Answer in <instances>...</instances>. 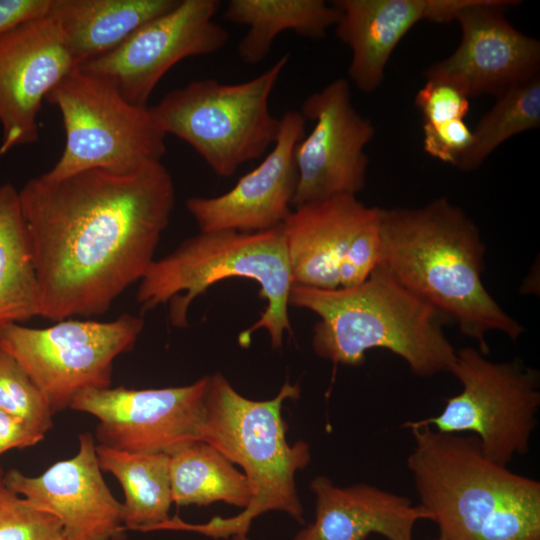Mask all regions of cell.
<instances>
[{
    "instance_id": "1",
    "label": "cell",
    "mask_w": 540,
    "mask_h": 540,
    "mask_svg": "<svg viewBox=\"0 0 540 540\" xmlns=\"http://www.w3.org/2000/svg\"><path fill=\"white\" fill-rule=\"evenodd\" d=\"M38 283V317L105 313L153 263L175 204L162 162L135 171L45 173L19 190Z\"/></svg>"
},
{
    "instance_id": "2",
    "label": "cell",
    "mask_w": 540,
    "mask_h": 540,
    "mask_svg": "<svg viewBox=\"0 0 540 540\" xmlns=\"http://www.w3.org/2000/svg\"><path fill=\"white\" fill-rule=\"evenodd\" d=\"M380 264L394 279L456 323L488 355L486 334L499 331L516 342L524 327L484 286L486 251L480 230L447 198L423 207L380 208Z\"/></svg>"
},
{
    "instance_id": "3",
    "label": "cell",
    "mask_w": 540,
    "mask_h": 540,
    "mask_svg": "<svg viewBox=\"0 0 540 540\" xmlns=\"http://www.w3.org/2000/svg\"><path fill=\"white\" fill-rule=\"evenodd\" d=\"M420 506L442 540H540V482L488 460L476 436L410 427Z\"/></svg>"
},
{
    "instance_id": "4",
    "label": "cell",
    "mask_w": 540,
    "mask_h": 540,
    "mask_svg": "<svg viewBox=\"0 0 540 540\" xmlns=\"http://www.w3.org/2000/svg\"><path fill=\"white\" fill-rule=\"evenodd\" d=\"M299 395V385L286 381L274 398L252 400L236 391L222 373L209 375L198 441L242 468L251 487V502L230 518L214 517L193 524L175 516L156 529L229 538L247 533L253 519L270 511L284 512L303 524L304 509L295 475L309 464L310 447L303 440L288 443L287 424L282 417L283 403Z\"/></svg>"
},
{
    "instance_id": "5",
    "label": "cell",
    "mask_w": 540,
    "mask_h": 540,
    "mask_svg": "<svg viewBox=\"0 0 540 540\" xmlns=\"http://www.w3.org/2000/svg\"><path fill=\"white\" fill-rule=\"evenodd\" d=\"M289 306L319 317L312 336L317 356L360 366L366 352L381 348L402 358L419 377L450 372L456 349L443 317L403 287L381 265L366 281L332 290L292 285Z\"/></svg>"
},
{
    "instance_id": "6",
    "label": "cell",
    "mask_w": 540,
    "mask_h": 540,
    "mask_svg": "<svg viewBox=\"0 0 540 540\" xmlns=\"http://www.w3.org/2000/svg\"><path fill=\"white\" fill-rule=\"evenodd\" d=\"M245 278L259 285L267 303L259 319L238 341L246 347L251 334L264 329L273 349H280L284 333L292 334L289 295L293 285L282 225L261 232H199L172 252L154 260L139 281L136 301L145 313L169 304L173 327L188 326L193 301L219 281Z\"/></svg>"
},
{
    "instance_id": "7",
    "label": "cell",
    "mask_w": 540,
    "mask_h": 540,
    "mask_svg": "<svg viewBox=\"0 0 540 540\" xmlns=\"http://www.w3.org/2000/svg\"><path fill=\"white\" fill-rule=\"evenodd\" d=\"M288 60L285 54L241 83L192 81L165 94L149 111L164 134L182 139L214 173L230 177L263 156L277 139L280 118L270 112L269 99Z\"/></svg>"
},
{
    "instance_id": "8",
    "label": "cell",
    "mask_w": 540,
    "mask_h": 540,
    "mask_svg": "<svg viewBox=\"0 0 540 540\" xmlns=\"http://www.w3.org/2000/svg\"><path fill=\"white\" fill-rule=\"evenodd\" d=\"M62 116L65 146L45 174L62 178L101 169L127 173L161 162L164 134L148 106L128 102L106 79L75 68L47 94Z\"/></svg>"
},
{
    "instance_id": "9",
    "label": "cell",
    "mask_w": 540,
    "mask_h": 540,
    "mask_svg": "<svg viewBox=\"0 0 540 540\" xmlns=\"http://www.w3.org/2000/svg\"><path fill=\"white\" fill-rule=\"evenodd\" d=\"M462 390L446 398L441 413L402 427L428 425L441 433L476 434L483 455L507 466L515 455L529 451L540 407V374L516 358L493 362L478 349L456 350L451 368Z\"/></svg>"
},
{
    "instance_id": "10",
    "label": "cell",
    "mask_w": 540,
    "mask_h": 540,
    "mask_svg": "<svg viewBox=\"0 0 540 540\" xmlns=\"http://www.w3.org/2000/svg\"><path fill=\"white\" fill-rule=\"evenodd\" d=\"M144 327L140 316L112 321L64 319L45 328L12 324L0 330V347L28 373L52 412L80 393L108 388L114 360L130 351Z\"/></svg>"
},
{
    "instance_id": "11",
    "label": "cell",
    "mask_w": 540,
    "mask_h": 540,
    "mask_svg": "<svg viewBox=\"0 0 540 540\" xmlns=\"http://www.w3.org/2000/svg\"><path fill=\"white\" fill-rule=\"evenodd\" d=\"M219 7L218 0H179L115 48L77 68L106 79L128 102L145 107L161 78L176 63L225 46L228 32L214 21Z\"/></svg>"
},
{
    "instance_id": "12",
    "label": "cell",
    "mask_w": 540,
    "mask_h": 540,
    "mask_svg": "<svg viewBox=\"0 0 540 540\" xmlns=\"http://www.w3.org/2000/svg\"><path fill=\"white\" fill-rule=\"evenodd\" d=\"M299 112L314 126L294 150L298 182L293 208L356 196L366 186L369 158L364 149L375 129L355 109L348 80L338 78L310 94Z\"/></svg>"
},
{
    "instance_id": "13",
    "label": "cell",
    "mask_w": 540,
    "mask_h": 540,
    "mask_svg": "<svg viewBox=\"0 0 540 540\" xmlns=\"http://www.w3.org/2000/svg\"><path fill=\"white\" fill-rule=\"evenodd\" d=\"M209 375L179 387L87 390L71 409L99 420L100 445L141 453L171 455L198 441Z\"/></svg>"
},
{
    "instance_id": "14",
    "label": "cell",
    "mask_w": 540,
    "mask_h": 540,
    "mask_svg": "<svg viewBox=\"0 0 540 540\" xmlns=\"http://www.w3.org/2000/svg\"><path fill=\"white\" fill-rule=\"evenodd\" d=\"M514 0H469L456 21L461 41L447 58L425 71L427 80L449 83L468 98L507 90L539 76L540 43L505 17Z\"/></svg>"
},
{
    "instance_id": "15",
    "label": "cell",
    "mask_w": 540,
    "mask_h": 540,
    "mask_svg": "<svg viewBox=\"0 0 540 540\" xmlns=\"http://www.w3.org/2000/svg\"><path fill=\"white\" fill-rule=\"evenodd\" d=\"M3 483L56 518L65 540H118L126 530L123 504L103 479L90 433L79 435V449L72 458L54 463L36 477L10 469Z\"/></svg>"
},
{
    "instance_id": "16",
    "label": "cell",
    "mask_w": 540,
    "mask_h": 540,
    "mask_svg": "<svg viewBox=\"0 0 540 540\" xmlns=\"http://www.w3.org/2000/svg\"><path fill=\"white\" fill-rule=\"evenodd\" d=\"M76 68L52 21L39 17L0 34V155L35 143L47 94Z\"/></svg>"
},
{
    "instance_id": "17",
    "label": "cell",
    "mask_w": 540,
    "mask_h": 540,
    "mask_svg": "<svg viewBox=\"0 0 540 540\" xmlns=\"http://www.w3.org/2000/svg\"><path fill=\"white\" fill-rule=\"evenodd\" d=\"M306 120L298 111L280 118L271 151L227 192L190 197L186 208L201 232H261L281 226L293 209L298 173L294 150L305 136Z\"/></svg>"
},
{
    "instance_id": "18",
    "label": "cell",
    "mask_w": 540,
    "mask_h": 540,
    "mask_svg": "<svg viewBox=\"0 0 540 540\" xmlns=\"http://www.w3.org/2000/svg\"><path fill=\"white\" fill-rule=\"evenodd\" d=\"M337 37L351 50L348 75L365 93L384 80L394 49L418 22L454 21L464 0H336Z\"/></svg>"
},
{
    "instance_id": "19",
    "label": "cell",
    "mask_w": 540,
    "mask_h": 540,
    "mask_svg": "<svg viewBox=\"0 0 540 540\" xmlns=\"http://www.w3.org/2000/svg\"><path fill=\"white\" fill-rule=\"evenodd\" d=\"M378 210L352 195L293 208L282 224L293 285L339 288V264L355 236Z\"/></svg>"
},
{
    "instance_id": "20",
    "label": "cell",
    "mask_w": 540,
    "mask_h": 540,
    "mask_svg": "<svg viewBox=\"0 0 540 540\" xmlns=\"http://www.w3.org/2000/svg\"><path fill=\"white\" fill-rule=\"evenodd\" d=\"M315 519L293 540H364L377 533L388 540H413V529L431 515L405 496L359 483L341 487L326 476L310 483Z\"/></svg>"
},
{
    "instance_id": "21",
    "label": "cell",
    "mask_w": 540,
    "mask_h": 540,
    "mask_svg": "<svg viewBox=\"0 0 540 540\" xmlns=\"http://www.w3.org/2000/svg\"><path fill=\"white\" fill-rule=\"evenodd\" d=\"M179 0H50L46 16L59 32L76 68L119 45Z\"/></svg>"
},
{
    "instance_id": "22",
    "label": "cell",
    "mask_w": 540,
    "mask_h": 540,
    "mask_svg": "<svg viewBox=\"0 0 540 540\" xmlns=\"http://www.w3.org/2000/svg\"><path fill=\"white\" fill-rule=\"evenodd\" d=\"M339 16V10L323 0H231L224 11L227 21L248 26L237 46L240 59L247 64L264 60L280 33L292 31L321 39Z\"/></svg>"
},
{
    "instance_id": "23",
    "label": "cell",
    "mask_w": 540,
    "mask_h": 540,
    "mask_svg": "<svg viewBox=\"0 0 540 540\" xmlns=\"http://www.w3.org/2000/svg\"><path fill=\"white\" fill-rule=\"evenodd\" d=\"M99 467L111 473L125 495V529L153 531L170 518L173 503L170 481V455L141 453L96 445Z\"/></svg>"
},
{
    "instance_id": "24",
    "label": "cell",
    "mask_w": 540,
    "mask_h": 540,
    "mask_svg": "<svg viewBox=\"0 0 540 540\" xmlns=\"http://www.w3.org/2000/svg\"><path fill=\"white\" fill-rule=\"evenodd\" d=\"M38 317V283L19 190L0 185V330Z\"/></svg>"
},
{
    "instance_id": "25",
    "label": "cell",
    "mask_w": 540,
    "mask_h": 540,
    "mask_svg": "<svg viewBox=\"0 0 540 540\" xmlns=\"http://www.w3.org/2000/svg\"><path fill=\"white\" fill-rule=\"evenodd\" d=\"M172 500L177 506H207L225 502L246 508L250 484L234 465L213 447L196 441L170 455Z\"/></svg>"
},
{
    "instance_id": "26",
    "label": "cell",
    "mask_w": 540,
    "mask_h": 540,
    "mask_svg": "<svg viewBox=\"0 0 540 540\" xmlns=\"http://www.w3.org/2000/svg\"><path fill=\"white\" fill-rule=\"evenodd\" d=\"M540 126V78L536 76L500 96L472 132L456 167L475 170L509 138Z\"/></svg>"
},
{
    "instance_id": "27",
    "label": "cell",
    "mask_w": 540,
    "mask_h": 540,
    "mask_svg": "<svg viewBox=\"0 0 540 540\" xmlns=\"http://www.w3.org/2000/svg\"><path fill=\"white\" fill-rule=\"evenodd\" d=\"M0 410L45 435L53 426L51 407L24 368L0 347Z\"/></svg>"
},
{
    "instance_id": "28",
    "label": "cell",
    "mask_w": 540,
    "mask_h": 540,
    "mask_svg": "<svg viewBox=\"0 0 540 540\" xmlns=\"http://www.w3.org/2000/svg\"><path fill=\"white\" fill-rule=\"evenodd\" d=\"M0 540H65L56 518L0 488Z\"/></svg>"
},
{
    "instance_id": "29",
    "label": "cell",
    "mask_w": 540,
    "mask_h": 540,
    "mask_svg": "<svg viewBox=\"0 0 540 540\" xmlns=\"http://www.w3.org/2000/svg\"><path fill=\"white\" fill-rule=\"evenodd\" d=\"M382 241L380 208L355 236L338 267L339 288H351L368 279L380 264Z\"/></svg>"
},
{
    "instance_id": "30",
    "label": "cell",
    "mask_w": 540,
    "mask_h": 540,
    "mask_svg": "<svg viewBox=\"0 0 540 540\" xmlns=\"http://www.w3.org/2000/svg\"><path fill=\"white\" fill-rule=\"evenodd\" d=\"M415 105L421 111L423 124L437 125L464 119L469 111L468 97L455 86L427 80L418 91Z\"/></svg>"
},
{
    "instance_id": "31",
    "label": "cell",
    "mask_w": 540,
    "mask_h": 540,
    "mask_svg": "<svg viewBox=\"0 0 540 540\" xmlns=\"http://www.w3.org/2000/svg\"><path fill=\"white\" fill-rule=\"evenodd\" d=\"M472 132L464 119L423 124V149L433 158L456 165L471 142Z\"/></svg>"
},
{
    "instance_id": "32",
    "label": "cell",
    "mask_w": 540,
    "mask_h": 540,
    "mask_svg": "<svg viewBox=\"0 0 540 540\" xmlns=\"http://www.w3.org/2000/svg\"><path fill=\"white\" fill-rule=\"evenodd\" d=\"M43 434L18 418L0 410V455L11 449H24L44 439Z\"/></svg>"
},
{
    "instance_id": "33",
    "label": "cell",
    "mask_w": 540,
    "mask_h": 540,
    "mask_svg": "<svg viewBox=\"0 0 540 540\" xmlns=\"http://www.w3.org/2000/svg\"><path fill=\"white\" fill-rule=\"evenodd\" d=\"M50 0H0V34L24 21L46 16Z\"/></svg>"
},
{
    "instance_id": "34",
    "label": "cell",
    "mask_w": 540,
    "mask_h": 540,
    "mask_svg": "<svg viewBox=\"0 0 540 540\" xmlns=\"http://www.w3.org/2000/svg\"><path fill=\"white\" fill-rule=\"evenodd\" d=\"M231 540H250L247 533H238L231 536Z\"/></svg>"
},
{
    "instance_id": "35",
    "label": "cell",
    "mask_w": 540,
    "mask_h": 540,
    "mask_svg": "<svg viewBox=\"0 0 540 540\" xmlns=\"http://www.w3.org/2000/svg\"><path fill=\"white\" fill-rule=\"evenodd\" d=\"M3 479H4V472L0 467V488L4 486Z\"/></svg>"
},
{
    "instance_id": "36",
    "label": "cell",
    "mask_w": 540,
    "mask_h": 540,
    "mask_svg": "<svg viewBox=\"0 0 540 540\" xmlns=\"http://www.w3.org/2000/svg\"><path fill=\"white\" fill-rule=\"evenodd\" d=\"M435 540H442V539L438 537V538H437V539H435Z\"/></svg>"
}]
</instances>
